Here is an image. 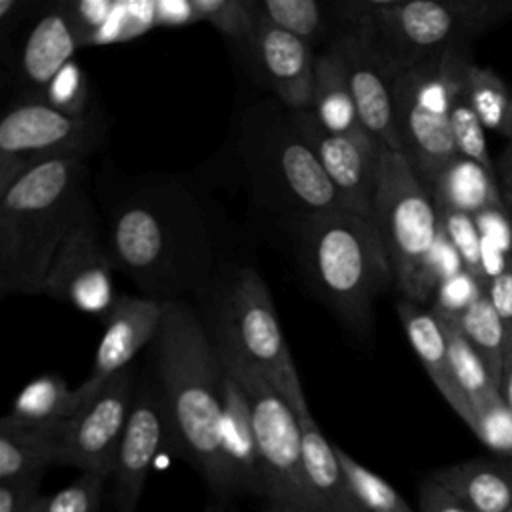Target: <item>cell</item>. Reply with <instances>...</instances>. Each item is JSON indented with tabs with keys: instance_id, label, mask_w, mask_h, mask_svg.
Here are the masks:
<instances>
[{
	"instance_id": "obj_49",
	"label": "cell",
	"mask_w": 512,
	"mask_h": 512,
	"mask_svg": "<svg viewBox=\"0 0 512 512\" xmlns=\"http://www.w3.org/2000/svg\"><path fill=\"white\" fill-rule=\"evenodd\" d=\"M508 512H512V508H510V510H508Z\"/></svg>"
},
{
	"instance_id": "obj_45",
	"label": "cell",
	"mask_w": 512,
	"mask_h": 512,
	"mask_svg": "<svg viewBox=\"0 0 512 512\" xmlns=\"http://www.w3.org/2000/svg\"><path fill=\"white\" fill-rule=\"evenodd\" d=\"M500 172L504 180V198L508 208L512 210V138H508V144L500 158Z\"/></svg>"
},
{
	"instance_id": "obj_26",
	"label": "cell",
	"mask_w": 512,
	"mask_h": 512,
	"mask_svg": "<svg viewBox=\"0 0 512 512\" xmlns=\"http://www.w3.org/2000/svg\"><path fill=\"white\" fill-rule=\"evenodd\" d=\"M310 112L320 122V126L332 134L356 138L370 136L358 118L356 104L344 76V68L332 48L316 56Z\"/></svg>"
},
{
	"instance_id": "obj_43",
	"label": "cell",
	"mask_w": 512,
	"mask_h": 512,
	"mask_svg": "<svg viewBox=\"0 0 512 512\" xmlns=\"http://www.w3.org/2000/svg\"><path fill=\"white\" fill-rule=\"evenodd\" d=\"M42 478L0 482V512H30L40 496Z\"/></svg>"
},
{
	"instance_id": "obj_38",
	"label": "cell",
	"mask_w": 512,
	"mask_h": 512,
	"mask_svg": "<svg viewBox=\"0 0 512 512\" xmlns=\"http://www.w3.org/2000/svg\"><path fill=\"white\" fill-rule=\"evenodd\" d=\"M50 106L58 108L70 116H88L90 112V92L84 70L78 62H68L48 84L42 98Z\"/></svg>"
},
{
	"instance_id": "obj_10",
	"label": "cell",
	"mask_w": 512,
	"mask_h": 512,
	"mask_svg": "<svg viewBox=\"0 0 512 512\" xmlns=\"http://www.w3.org/2000/svg\"><path fill=\"white\" fill-rule=\"evenodd\" d=\"M98 136L100 124L94 114L70 116L40 98L18 102L0 122V194L42 162L86 160Z\"/></svg>"
},
{
	"instance_id": "obj_4",
	"label": "cell",
	"mask_w": 512,
	"mask_h": 512,
	"mask_svg": "<svg viewBox=\"0 0 512 512\" xmlns=\"http://www.w3.org/2000/svg\"><path fill=\"white\" fill-rule=\"evenodd\" d=\"M298 256L308 280L340 322L368 338L374 300L394 282L372 218L340 208L300 220Z\"/></svg>"
},
{
	"instance_id": "obj_5",
	"label": "cell",
	"mask_w": 512,
	"mask_h": 512,
	"mask_svg": "<svg viewBox=\"0 0 512 512\" xmlns=\"http://www.w3.org/2000/svg\"><path fill=\"white\" fill-rule=\"evenodd\" d=\"M370 50L388 80L422 60L468 48L500 20L512 16V0H384L354 2Z\"/></svg>"
},
{
	"instance_id": "obj_19",
	"label": "cell",
	"mask_w": 512,
	"mask_h": 512,
	"mask_svg": "<svg viewBox=\"0 0 512 512\" xmlns=\"http://www.w3.org/2000/svg\"><path fill=\"white\" fill-rule=\"evenodd\" d=\"M222 450L232 496L254 494L264 498V478L250 402L240 382L226 368L222 386Z\"/></svg>"
},
{
	"instance_id": "obj_3",
	"label": "cell",
	"mask_w": 512,
	"mask_h": 512,
	"mask_svg": "<svg viewBox=\"0 0 512 512\" xmlns=\"http://www.w3.org/2000/svg\"><path fill=\"white\" fill-rule=\"evenodd\" d=\"M84 158H56L0 194V290L42 294L58 248L88 210Z\"/></svg>"
},
{
	"instance_id": "obj_27",
	"label": "cell",
	"mask_w": 512,
	"mask_h": 512,
	"mask_svg": "<svg viewBox=\"0 0 512 512\" xmlns=\"http://www.w3.org/2000/svg\"><path fill=\"white\" fill-rule=\"evenodd\" d=\"M58 458V432H38L0 420V482L42 478Z\"/></svg>"
},
{
	"instance_id": "obj_7",
	"label": "cell",
	"mask_w": 512,
	"mask_h": 512,
	"mask_svg": "<svg viewBox=\"0 0 512 512\" xmlns=\"http://www.w3.org/2000/svg\"><path fill=\"white\" fill-rule=\"evenodd\" d=\"M210 336L214 344L230 350L262 374L296 414L308 410L272 296L254 268L234 272Z\"/></svg>"
},
{
	"instance_id": "obj_32",
	"label": "cell",
	"mask_w": 512,
	"mask_h": 512,
	"mask_svg": "<svg viewBox=\"0 0 512 512\" xmlns=\"http://www.w3.org/2000/svg\"><path fill=\"white\" fill-rule=\"evenodd\" d=\"M258 18L272 26L290 32L292 36L308 42L310 46L322 36L326 28V16L322 4L316 0H250Z\"/></svg>"
},
{
	"instance_id": "obj_37",
	"label": "cell",
	"mask_w": 512,
	"mask_h": 512,
	"mask_svg": "<svg viewBox=\"0 0 512 512\" xmlns=\"http://www.w3.org/2000/svg\"><path fill=\"white\" fill-rule=\"evenodd\" d=\"M450 130H452V140L456 146V152L468 160H474L476 164L484 166L490 174H494V164L488 152V142H486V128L460 92L458 98L452 104L450 112Z\"/></svg>"
},
{
	"instance_id": "obj_30",
	"label": "cell",
	"mask_w": 512,
	"mask_h": 512,
	"mask_svg": "<svg viewBox=\"0 0 512 512\" xmlns=\"http://www.w3.org/2000/svg\"><path fill=\"white\" fill-rule=\"evenodd\" d=\"M454 320L466 340L482 356L496 384H500L506 366V334L490 298L482 294L468 310H464Z\"/></svg>"
},
{
	"instance_id": "obj_42",
	"label": "cell",
	"mask_w": 512,
	"mask_h": 512,
	"mask_svg": "<svg viewBox=\"0 0 512 512\" xmlns=\"http://www.w3.org/2000/svg\"><path fill=\"white\" fill-rule=\"evenodd\" d=\"M418 512H474L456 494L428 476L418 488Z\"/></svg>"
},
{
	"instance_id": "obj_20",
	"label": "cell",
	"mask_w": 512,
	"mask_h": 512,
	"mask_svg": "<svg viewBox=\"0 0 512 512\" xmlns=\"http://www.w3.org/2000/svg\"><path fill=\"white\" fill-rule=\"evenodd\" d=\"M82 48L70 20L68 4H54L30 30L20 54V78L32 98H42L54 76L72 62L74 52Z\"/></svg>"
},
{
	"instance_id": "obj_15",
	"label": "cell",
	"mask_w": 512,
	"mask_h": 512,
	"mask_svg": "<svg viewBox=\"0 0 512 512\" xmlns=\"http://www.w3.org/2000/svg\"><path fill=\"white\" fill-rule=\"evenodd\" d=\"M166 438L170 440V432L158 384L142 380L110 474L114 512L138 510L152 462Z\"/></svg>"
},
{
	"instance_id": "obj_8",
	"label": "cell",
	"mask_w": 512,
	"mask_h": 512,
	"mask_svg": "<svg viewBox=\"0 0 512 512\" xmlns=\"http://www.w3.org/2000/svg\"><path fill=\"white\" fill-rule=\"evenodd\" d=\"M370 218L390 258L394 284L410 300L440 220L430 190L402 152L382 148Z\"/></svg>"
},
{
	"instance_id": "obj_17",
	"label": "cell",
	"mask_w": 512,
	"mask_h": 512,
	"mask_svg": "<svg viewBox=\"0 0 512 512\" xmlns=\"http://www.w3.org/2000/svg\"><path fill=\"white\" fill-rule=\"evenodd\" d=\"M164 318V300L120 294L104 318V334L96 348L92 372L76 390L82 406L118 372L132 366L134 356L154 342Z\"/></svg>"
},
{
	"instance_id": "obj_25",
	"label": "cell",
	"mask_w": 512,
	"mask_h": 512,
	"mask_svg": "<svg viewBox=\"0 0 512 512\" xmlns=\"http://www.w3.org/2000/svg\"><path fill=\"white\" fill-rule=\"evenodd\" d=\"M80 408L78 390L68 388V382L58 374H42L16 394L2 422L24 430L58 432Z\"/></svg>"
},
{
	"instance_id": "obj_6",
	"label": "cell",
	"mask_w": 512,
	"mask_h": 512,
	"mask_svg": "<svg viewBox=\"0 0 512 512\" xmlns=\"http://www.w3.org/2000/svg\"><path fill=\"white\" fill-rule=\"evenodd\" d=\"M470 64L468 48H452L390 80L400 148L424 184L458 156L450 112Z\"/></svg>"
},
{
	"instance_id": "obj_35",
	"label": "cell",
	"mask_w": 512,
	"mask_h": 512,
	"mask_svg": "<svg viewBox=\"0 0 512 512\" xmlns=\"http://www.w3.org/2000/svg\"><path fill=\"white\" fill-rule=\"evenodd\" d=\"M196 20L212 24L222 36L248 48L254 30L250 0H190Z\"/></svg>"
},
{
	"instance_id": "obj_40",
	"label": "cell",
	"mask_w": 512,
	"mask_h": 512,
	"mask_svg": "<svg viewBox=\"0 0 512 512\" xmlns=\"http://www.w3.org/2000/svg\"><path fill=\"white\" fill-rule=\"evenodd\" d=\"M70 20L80 38V46H90L116 10L114 0H74L66 2Z\"/></svg>"
},
{
	"instance_id": "obj_23",
	"label": "cell",
	"mask_w": 512,
	"mask_h": 512,
	"mask_svg": "<svg viewBox=\"0 0 512 512\" xmlns=\"http://www.w3.org/2000/svg\"><path fill=\"white\" fill-rule=\"evenodd\" d=\"M474 512H508L512 508V460L472 458L430 472Z\"/></svg>"
},
{
	"instance_id": "obj_41",
	"label": "cell",
	"mask_w": 512,
	"mask_h": 512,
	"mask_svg": "<svg viewBox=\"0 0 512 512\" xmlns=\"http://www.w3.org/2000/svg\"><path fill=\"white\" fill-rule=\"evenodd\" d=\"M486 296L490 298L506 334V362L512 356V262L494 274L486 284Z\"/></svg>"
},
{
	"instance_id": "obj_2",
	"label": "cell",
	"mask_w": 512,
	"mask_h": 512,
	"mask_svg": "<svg viewBox=\"0 0 512 512\" xmlns=\"http://www.w3.org/2000/svg\"><path fill=\"white\" fill-rule=\"evenodd\" d=\"M114 268L140 288L174 296L212 274L208 230L194 198L178 186L142 190L120 204L110 222Z\"/></svg>"
},
{
	"instance_id": "obj_24",
	"label": "cell",
	"mask_w": 512,
	"mask_h": 512,
	"mask_svg": "<svg viewBox=\"0 0 512 512\" xmlns=\"http://www.w3.org/2000/svg\"><path fill=\"white\" fill-rule=\"evenodd\" d=\"M436 208L480 216L488 210L506 208L494 174L464 156H454L428 184Z\"/></svg>"
},
{
	"instance_id": "obj_16",
	"label": "cell",
	"mask_w": 512,
	"mask_h": 512,
	"mask_svg": "<svg viewBox=\"0 0 512 512\" xmlns=\"http://www.w3.org/2000/svg\"><path fill=\"white\" fill-rule=\"evenodd\" d=\"M344 8L350 12L344 16L346 28L334 38L330 48L344 68V76L352 92L358 118L364 130L380 146L402 152L394 122L390 80L384 76L370 50L364 24L350 10V4H344Z\"/></svg>"
},
{
	"instance_id": "obj_34",
	"label": "cell",
	"mask_w": 512,
	"mask_h": 512,
	"mask_svg": "<svg viewBox=\"0 0 512 512\" xmlns=\"http://www.w3.org/2000/svg\"><path fill=\"white\" fill-rule=\"evenodd\" d=\"M106 476L94 472H80V476L68 486L40 494L30 512H100Z\"/></svg>"
},
{
	"instance_id": "obj_9",
	"label": "cell",
	"mask_w": 512,
	"mask_h": 512,
	"mask_svg": "<svg viewBox=\"0 0 512 512\" xmlns=\"http://www.w3.org/2000/svg\"><path fill=\"white\" fill-rule=\"evenodd\" d=\"M222 366L244 388L260 454L264 502H282L316 512L302 466V432L292 406L248 362L214 344Z\"/></svg>"
},
{
	"instance_id": "obj_11",
	"label": "cell",
	"mask_w": 512,
	"mask_h": 512,
	"mask_svg": "<svg viewBox=\"0 0 512 512\" xmlns=\"http://www.w3.org/2000/svg\"><path fill=\"white\" fill-rule=\"evenodd\" d=\"M250 166L268 194L284 202L300 220L342 208L320 160L290 120L286 128H272L250 144Z\"/></svg>"
},
{
	"instance_id": "obj_29",
	"label": "cell",
	"mask_w": 512,
	"mask_h": 512,
	"mask_svg": "<svg viewBox=\"0 0 512 512\" xmlns=\"http://www.w3.org/2000/svg\"><path fill=\"white\" fill-rule=\"evenodd\" d=\"M436 314V312H434ZM448 342V354L454 378L468 400L470 412L476 404L500 394L496 380L492 378L488 366L484 364L482 356L474 350V346L466 340L462 330L458 328L456 320L444 314H436ZM470 422V420H468Z\"/></svg>"
},
{
	"instance_id": "obj_39",
	"label": "cell",
	"mask_w": 512,
	"mask_h": 512,
	"mask_svg": "<svg viewBox=\"0 0 512 512\" xmlns=\"http://www.w3.org/2000/svg\"><path fill=\"white\" fill-rule=\"evenodd\" d=\"M482 294H486L484 284L476 276H472L470 272L462 270V272L450 276L448 280H444L436 288L432 310L436 314L456 318L464 310H468Z\"/></svg>"
},
{
	"instance_id": "obj_13",
	"label": "cell",
	"mask_w": 512,
	"mask_h": 512,
	"mask_svg": "<svg viewBox=\"0 0 512 512\" xmlns=\"http://www.w3.org/2000/svg\"><path fill=\"white\" fill-rule=\"evenodd\" d=\"M112 270L110 250L102 244L92 206H88L58 248L42 294L106 318L118 300Z\"/></svg>"
},
{
	"instance_id": "obj_48",
	"label": "cell",
	"mask_w": 512,
	"mask_h": 512,
	"mask_svg": "<svg viewBox=\"0 0 512 512\" xmlns=\"http://www.w3.org/2000/svg\"><path fill=\"white\" fill-rule=\"evenodd\" d=\"M262 512H304V510L290 504H282V502H264Z\"/></svg>"
},
{
	"instance_id": "obj_14",
	"label": "cell",
	"mask_w": 512,
	"mask_h": 512,
	"mask_svg": "<svg viewBox=\"0 0 512 512\" xmlns=\"http://www.w3.org/2000/svg\"><path fill=\"white\" fill-rule=\"evenodd\" d=\"M288 120L314 150L338 192L342 208L370 218L384 146H380L372 136L356 138L332 134L320 126L310 110L290 112Z\"/></svg>"
},
{
	"instance_id": "obj_22",
	"label": "cell",
	"mask_w": 512,
	"mask_h": 512,
	"mask_svg": "<svg viewBox=\"0 0 512 512\" xmlns=\"http://www.w3.org/2000/svg\"><path fill=\"white\" fill-rule=\"evenodd\" d=\"M296 416L302 432L304 478L316 512H364L346 486L336 446L326 440L310 408Z\"/></svg>"
},
{
	"instance_id": "obj_21",
	"label": "cell",
	"mask_w": 512,
	"mask_h": 512,
	"mask_svg": "<svg viewBox=\"0 0 512 512\" xmlns=\"http://www.w3.org/2000/svg\"><path fill=\"white\" fill-rule=\"evenodd\" d=\"M398 316L408 336V342L420 358L432 384L452 406V410L468 424L470 406L454 378L446 334L438 316L432 308L426 310L422 304H416L408 298L398 302Z\"/></svg>"
},
{
	"instance_id": "obj_44",
	"label": "cell",
	"mask_w": 512,
	"mask_h": 512,
	"mask_svg": "<svg viewBox=\"0 0 512 512\" xmlns=\"http://www.w3.org/2000/svg\"><path fill=\"white\" fill-rule=\"evenodd\" d=\"M156 24L164 26H180L188 22H196V14L190 0H160L154 2Z\"/></svg>"
},
{
	"instance_id": "obj_33",
	"label": "cell",
	"mask_w": 512,
	"mask_h": 512,
	"mask_svg": "<svg viewBox=\"0 0 512 512\" xmlns=\"http://www.w3.org/2000/svg\"><path fill=\"white\" fill-rule=\"evenodd\" d=\"M466 426L494 454L512 460V408L500 394L476 404Z\"/></svg>"
},
{
	"instance_id": "obj_28",
	"label": "cell",
	"mask_w": 512,
	"mask_h": 512,
	"mask_svg": "<svg viewBox=\"0 0 512 512\" xmlns=\"http://www.w3.org/2000/svg\"><path fill=\"white\" fill-rule=\"evenodd\" d=\"M462 94L484 124V128L512 138V92L506 82L486 66H468Z\"/></svg>"
},
{
	"instance_id": "obj_46",
	"label": "cell",
	"mask_w": 512,
	"mask_h": 512,
	"mask_svg": "<svg viewBox=\"0 0 512 512\" xmlns=\"http://www.w3.org/2000/svg\"><path fill=\"white\" fill-rule=\"evenodd\" d=\"M498 390H500L502 400L512 408V356L508 358V362H506V366H504V372H502Z\"/></svg>"
},
{
	"instance_id": "obj_31",
	"label": "cell",
	"mask_w": 512,
	"mask_h": 512,
	"mask_svg": "<svg viewBox=\"0 0 512 512\" xmlns=\"http://www.w3.org/2000/svg\"><path fill=\"white\" fill-rule=\"evenodd\" d=\"M336 454L344 472L346 486L364 512H416L388 480L354 460L338 446Z\"/></svg>"
},
{
	"instance_id": "obj_36",
	"label": "cell",
	"mask_w": 512,
	"mask_h": 512,
	"mask_svg": "<svg viewBox=\"0 0 512 512\" xmlns=\"http://www.w3.org/2000/svg\"><path fill=\"white\" fill-rule=\"evenodd\" d=\"M438 210L440 228L460 254L464 270L476 276L486 288V272H484V250H482V236L474 216L454 212V210Z\"/></svg>"
},
{
	"instance_id": "obj_12",
	"label": "cell",
	"mask_w": 512,
	"mask_h": 512,
	"mask_svg": "<svg viewBox=\"0 0 512 512\" xmlns=\"http://www.w3.org/2000/svg\"><path fill=\"white\" fill-rule=\"evenodd\" d=\"M136 388L134 366L114 374L96 396L58 430L56 464L110 478L132 412Z\"/></svg>"
},
{
	"instance_id": "obj_1",
	"label": "cell",
	"mask_w": 512,
	"mask_h": 512,
	"mask_svg": "<svg viewBox=\"0 0 512 512\" xmlns=\"http://www.w3.org/2000/svg\"><path fill=\"white\" fill-rule=\"evenodd\" d=\"M152 344L170 440L216 500H230L222 450L224 366L214 340L188 304L164 300L162 326Z\"/></svg>"
},
{
	"instance_id": "obj_18",
	"label": "cell",
	"mask_w": 512,
	"mask_h": 512,
	"mask_svg": "<svg viewBox=\"0 0 512 512\" xmlns=\"http://www.w3.org/2000/svg\"><path fill=\"white\" fill-rule=\"evenodd\" d=\"M248 50L270 88L292 112L310 110L316 56L308 42L254 14V30Z\"/></svg>"
},
{
	"instance_id": "obj_47",
	"label": "cell",
	"mask_w": 512,
	"mask_h": 512,
	"mask_svg": "<svg viewBox=\"0 0 512 512\" xmlns=\"http://www.w3.org/2000/svg\"><path fill=\"white\" fill-rule=\"evenodd\" d=\"M204 512H240V510L230 500H214L204 508Z\"/></svg>"
}]
</instances>
